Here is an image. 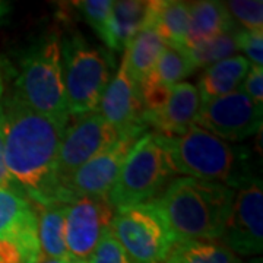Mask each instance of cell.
Masks as SVG:
<instances>
[{
    "instance_id": "obj_14",
    "label": "cell",
    "mask_w": 263,
    "mask_h": 263,
    "mask_svg": "<svg viewBox=\"0 0 263 263\" xmlns=\"http://www.w3.org/2000/svg\"><path fill=\"white\" fill-rule=\"evenodd\" d=\"M95 113L100 114L119 135L133 129H148L142 119L141 86L132 81L123 60L101 95Z\"/></svg>"
},
{
    "instance_id": "obj_26",
    "label": "cell",
    "mask_w": 263,
    "mask_h": 263,
    "mask_svg": "<svg viewBox=\"0 0 263 263\" xmlns=\"http://www.w3.org/2000/svg\"><path fill=\"white\" fill-rule=\"evenodd\" d=\"M233 21L241 24L243 29L263 31V2L262 0H230L224 2Z\"/></svg>"
},
{
    "instance_id": "obj_33",
    "label": "cell",
    "mask_w": 263,
    "mask_h": 263,
    "mask_svg": "<svg viewBox=\"0 0 263 263\" xmlns=\"http://www.w3.org/2000/svg\"><path fill=\"white\" fill-rule=\"evenodd\" d=\"M3 91H5V86H3V79H2V75H0V100L3 97Z\"/></svg>"
},
{
    "instance_id": "obj_34",
    "label": "cell",
    "mask_w": 263,
    "mask_h": 263,
    "mask_svg": "<svg viewBox=\"0 0 263 263\" xmlns=\"http://www.w3.org/2000/svg\"><path fill=\"white\" fill-rule=\"evenodd\" d=\"M241 263H262V259L259 257V259H252L250 262H241Z\"/></svg>"
},
{
    "instance_id": "obj_16",
    "label": "cell",
    "mask_w": 263,
    "mask_h": 263,
    "mask_svg": "<svg viewBox=\"0 0 263 263\" xmlns=\"http://www.w3.org/2000/svg\"><path fill=\"white\" fill-rule=\"evenodd\" d=\"M250 69V62L245 56H233L208 66L199 79L197 92L200 104L211 103L216 98L231 94L240 88Z\"/></svg>"
},
{
    "instance_id": "obj_31",
    "label": "cell",
    "mask_w": 263,
    "mask_h": 263,
    "mask_svg": "<svg viewBox=\"0 0 263 263\" xmlns=\"http://www.w3.org/2000/svg\"><path fill=\"white\" fill-rule=\"evenodd\" d=\"M10 10H12V5H10L9 2L0 0V25L8 19V15L10 13Z\"/></svg>"
},
{
    "instance_id": "obj_23",
    "label": "cell",
    "mask_w": 263,
    "mask_h": 263,
    "mask_svg": "<svg viewBox=\"0 0 263 263\" xmlns=\"http://www.w3.org/2000/svg\"><path fill=\"white\" fill-rule=\"evenodd\" d=\"M195 70L196 69L192 65L190 59L186 54V50H180V48L167 46L158 59L154 72L151 73L145 84L170 88L173 85L180 84L184 78L192 75Z\"/></svg>"
},
{
    "instance_id": "obj_6",
    "label": "cell",
    "mask_w": 263,
    "mask_h": 263,
    "mask_svg": "<svg viewBox=\"0 0 263 263\" xmlns=\"http://www.w3.org/2000/svg\"><path fill=\"white\" fill-rule=\"evenodd\" d=\"M174 174L177 173L162 136L157 132L143 133L129 152L107 202L114 211L152 202L165 190Z\"/></svg>"
},
{
    "instance_id": "obj_12",
    "label": "cell",
    "mask_w": 263,
    "mask_h": 263,
    "mask_svg": "<svg viewBox=\"0 0 263 263\" xmlns=\"http://www.w3.org/2000/svg\"><path fill=\"white\" fill-rule=\"evenodd\" d=\"M263 189L256 177L235 192L233 209L224 234L219 238L230 252L257 256L263 250Z\"/></svg>"
},
{
    "instance_id": "obj_7",
    "label": "cell",
    "mask_w": 263,
    "mask_h": 263,
    "mask_svg": "<svg viewBox=\"0 0 263 263\" xmlns=\"http://www.w3.org/2000/svg\"><path fill=\"white\" fill-rule=\"evenodd\" d=\"M110 230L133 263H164L174 243L155 200L117 209Z\"/></svg>"
},
{
    "instance_id": "obj_5",
    "label": "cell",
    "mask_w": 263,
    "mask_h": 263,
    "mask_svg": "<svg viewBox=\"0 0 263 263\" xmlns=\"http://www.w3.org/2000/svg\"><path fill=\"white\" fill-rule=\"evenodd\" d=\"M60 48L69 114L79 119L95 113L116 70L114 53L88 43L78 32L63 38Z\"/></svg>"
},
{
    "instance_id": "obj_17",
    "label": "cell",
    "mask_w": 263,
    "mask_h": 263,
    "mask_svg": "<svg viewBox=\"0 0 263 263\" xmlns=\"http://www.w3.org/2000/svg\"><path fill=\"white\" fill-rule=\"evenodd\" d=\"M190 3L180 0L149 2V15L146 27H152L170 47L186 48Z\"/></svg>"
},
{
    "instance_id": "obj_24",
    "label": "cell",
    "mask_w": 263,
    "mask_h": 263,
    "mask_svg": "<svg viewBox=\"0 0 263 263\" xmlns=\"http://www.w3.org/2000/svg\"><path fill=\"white\" fill-rule=\"evenodd\" d=\"M237 31L238 27H235L231 31H227L224 34L212 38L209 41L200 43L193 47L184 48L186 54L190 59L192 65L197 67H208V66L218 63L221 60H226L228 57H233L238 51L237 44Z\"/></svg>"
},
{
    "instance_id": "obj_15",
    "label": "cell",
    "mask_w": 263,
    "mask_h": 263,
    "mask_svg": "<svg viewBox=\"0 0 263 263\" xmlns=\"http://www.w3.org/2000/svg\"><path fill=\"white\" fill-rule=\"evenodd\" d=\"M200 97L195 85L180 82L170 88L165 103L158 110L143 113L146 127L152 126L157 133L164 136L184 135L196 126L200 111Z\"/></svg>"
},
{
    "instance_id": "obj_10",
    "label": "cell",
    "mask_w": 263,
    "mask_h": 263,
    "mask_svg": "<svg viewBox=\"0 0 263 263\" xmlns=\"http://www.w3.org/2000/svg\"><path fill=\"white\" fill-rule=\"evenodd\" d=\"M117 138L119 133L98 113L82 116L70 127H66L57 155V181L60 186V196L63 187L76 171L110 146Z\"/></svg>"
},
{
    "instance_id": "obj_13",
    "label": "cell",
    "mask_w": 263,
    "mask_h": 263,
    "mask_svg": "<svg viewBox=\"0 0 263 263\" xmlns=\"http://www.w3.org/2000/svg\"><path fill=\"white\" fill-rule=\"evenodd\" d=\"M113 215L114 209L101 197H78L66 205V247L73 260L89 262Z\"/></svg>"
},
{
    "instance_id": "obj_8",
    "label": "cell",
    "mask_w": 263,
    "mask_h": 263,
    "mask_svg": "<svg viewBox=\"0 0 263 263\" xmlns=\"http://www.w3.org/2000/svg\"><path fill=\"white\" fill-rule=\"evenodd\" d=\"M43 259L35 209L25 197L0 189V263Z\"/></svg>"
},
{
    "instance_id": "obj_30",
    "label": "cell",
    "mask_w": 263,
    "mask_h": 263,
    "mask_svg": "<svg viewBox=\"0 0 263 263\" xmlns=\"http://www.w3.org/2000/svg\"><path fill=\"white\" fill-rule=\"evenodd\" d=\"M0 189L22 196L18 186L15 184V181L10 177L9 171L6 168V161H5V129H3V114H2V110H0Z\"/></svg>"
},
{
    "instance_id": "obj_4",
    "label": "cell",
    "mask_w": 263,
    "mask_h": 263,
    "mask_svg": "<svg viewBox=\"0 0 263 263\" xmlns=\"http://www.w3.org/2000/svg\"><path fill=\"white\" fill-rule=\"evenodd\" d=\"M13 95L31 110L67 127L70 114L62 70L60 37L56 32L41 35L24 51Z\"/></svg>"
},
{
    "instance_id": "obj_21",
    "label": "cell",
    "mask_w": 263,
    "mask_h": 263,
    "mask_svg": "<svg viewBox=\"0 0 263 263\" xmlns=\"http://www.w3.org/2000/svg\"><path fill=\"white\" fill-rule=\"evenodd\" d=\"M38 240L43 257L72 259L66 247V205L40 208Z\"/></svg>"
},
{
    "instance_id": "obj_27",
    "label": "cell",
    "mask_w": 263,
    "mask_h": 263,
    "mask_svg": "<svg viewBox=\"0 0 263 263\" xmlns=\"http://www.w3.org/2000/svg\"><path fill=\"white\" fill-rule=\"evenodd\" d=\"M88 263H133L116 240L111 230H105L100 243L94 250Z\"/></svg>"
},
{
    "instance_id": "obj_19",
    "label": "cell",
    "mask_w": 263,
    "mask_h": 263,
    "mask_svg": "<svg viewBox=\"0 0 263 263\" xmlns=\"http://www.w3.org/2000/svg\"><path fill=\"white\" fill-rule=\"evenodd\" d=\"M148 15H149V2H143V0L113 2L107 47L117 53L126 50L135 35L146 27Z\"/></svg>"
},
{
    "instance_id": "obj_25",
    "label": "cell",
    "mask_w": 263,
    "mask_h": 263,
    "mask_svg": "<svg viewBox=\"0 0 263 263\" xmlns=\"http://www.w3.org/2000/svg\"><path fill=\"white\" fill-rule=\"evenodd\" d=\"M79 10L81 16L91 25L97 35L107 46L108 41V25L113 9V0H82L72 3Z\"/></svg>"
},
{
    "instance_id": "obj_32",
    "label": "cell",
    "mask_w": 263,
    "mask_h": 263,
    "mask_svg": "<svg viewBox=\"0 0 263 263\" xmlns=\"http://www.w3.org/2000/svg\"><path fill=\"white\" fill-rule=\"evenodd\" d=\"M37 263H79L73 260V259H48V257H43L41 260Z\"/></svg>"
},
{
    "instance_id": "obj_1",
    "label": "cell",
    "mask_w": 263,
    "mask_h": 263,
    "mask_svg": "<svg viewBox=\"0 0 263 263\" xmlns=\"http://www.w3.org/2000/svg\"><path fill=\"white\" fill-rule=\"evenodd\" d=\"M0 110L6 168L22 197L38 208L60 203L57 155L66 127L31 110L13 94L0 103Z\"/></svg>"
},
{
    "instance_id": "obj_22",
    "label": "cell",
    "mask_w": 263,
    "mask_h": 263,
    "mask_svg": "<svg viewBox=\"0 0 263 263\" xmlns=\"http://www.w3.org/2000/svg\"><path fill=\"white\" fill-rule=\"evenodd\" d=\"M243 260L216 241H174L164 263H241Z\"/></svg>"
},
{
    "instance_id": "obj_3",
    "label": "cell",
    "mask_w": 263,
    "mask_h": 263,
    "mask_svg": "<svg viewBox=\"0 0 263 263\" xmlns=\"http://www.w3.org/2000/svg\"><path fill=\"white\" fill-rule=\"evenodd\" d=\"M162 136L176 173L238 190L256 179L252 152L195 126L184 135Z\"/></svg>"
},
{
    "instance_id": "obj_2",
    "label": "cell",
    "mask_w": 263,
    "mask_h": 263,
    "mask_svg": "<svg viewBox=\"0 0 263 263\" xmlns=\"http://www.w3.org/2000/svg\"><path fill=\"white\" fill-rule=\"evenodd\" d=\"M234 197L235 190L224 184L183 176L171 180L155 203L174 241H215L224 234Z\"/></svg>"
},
{
    "instance_id": "obj_11",
    "label": "cell",
    "mask_w": 263,
    "mask_h": 263,
    "mask_svg": "<svg viewBox=\"0 0 263 263\" xmlns=\"http://www.w3.org/2000/svg\"><path fill=\"white\" fill-rule=\"evenodd\" d=\"M263 107L241 91L216 98L200 107L196 126L226 142H241L262 129Z\"/></svg>"
},
{
    "instance_id": "obj_29",
    "label": "cell",
    "mask_w": 263,
    "mask_h": 263,
    "mask_svg": "<svg viewBox=\"0 0 263 263\" xmlns=\"http://www.w3.org/2000/svg\"><path fill=\"white\" fill-rule=\"evenodd\" d=\"M238 91L246 94L254 104L263 105V72L262 67L250 65V69L246 75L243 84Z\"/></svg>"
},
{
    "instance_id": "obj_18",
    "label": "cell",
    "mask_w": 263,
    "mask_h": 263,
    "mask_svg": "<svg viewBox=\"0 0 263 263\" xmlns=\"http://www.w3.org/2000/svg\"><path fill=\"white\" fill-rule=\"evenodd\" d=\"M235 22L228 13L224 2L202 0L190 3L186 48L209 41L212 38L235 28Z\"/></svg>"
},
{
    "instance_id": "obj_9",
    "label": "cell",
    "mask_w": 263,
    "mask_h": 263,
    "mask_svg": "<svg viewBox=\"0 0 263 263\" xmlns=\"http://www.w3.org/2000/svg\"><path fill=\"white\" fill-rule=\"evenodd\" d=\"M143 133L146 129H133L119 135L110 146L82 165L63 187L60 203L67 205L78 197L107 199L129 152Z\"/></svg>"
},
{
    "instance_id": "obj_28",
    "label": "cell",
    "mask_w": 263,
    "mask_h": 263,
    "mask_svg": "<svg viewBox=\"0 0 263 263\" xmlns=\"http://www.w3.org/2000/svg\"><path fill=\"white\" fill-rule=\"evenodd\" d=\"M237 44L238 51L246 53V59L252 62L253 66L262 67L263 65V31H237Z\"/></svg>"
},
{
    "instance_id": "obj_20",
    "label": "cell",
    "mask_w": 263,
    "mask_h": 263,
    "mask_svg": "<svg viewBox=\"0 0 263 263\" xmlns=\"http://www.w3.org/2000/svg\"><path fill=\"white\" fill-rule=\"evenodd\" d=\"M165 47L164 38L152 27H145L135 35L122 59L135 84L141 86L148 81Z\"/></svg>"
}]
</instances>
